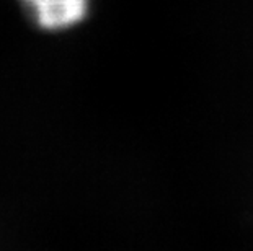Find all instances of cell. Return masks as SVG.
I'll return each instance as SVG.
<instances>
[{"label":"cell","instance_id":"obj_1","mask_svg":"<svg viewBox=\"0 0 253 251\" xmlns=\"http://www.w3.org/2000/svg\"><path fill=\"white\" fill-rule=\"evenodd\" d=\"M44 30L69 28L87 13V0H21Z\"/></svg>","mask_w":253,"mask_h":251}]
</instances>
